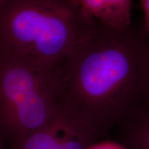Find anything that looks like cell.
<instances>
[{
	"mask_svg": "<svg viewBox=\"0 0 149 149\" xmlns=\"http://www.w3.org/2000/svg\"><path fill=\"white\" fill-rule=\"evenodd\" d=\"M113 130L126 149H149V95L146 94Z\"/></svg>",
	"mask_w": 149,
	"mask_h": 149,
	"instance_id": "5b68a950",
	"label": "cell"
},
{
	"mask_svg": "<svg viewBox=\"0 0 149 149\" xmlns=\"http://www.w3.org/2000/svg\"><path fill=\"white\" fill-rule=\"evenodd\" d=\"M95 25L76 0H6L0 7V55L57 79L65 59Z\"/></svg>",
	"mask_w": 149,
	"mask_h": 149,
	"instance_id": "7a4b0ae2",
	"label": "cell"
},
{
	"mask_svg": "<svg viewBox=\"0 0 149 149\" xmlns=\"http://www.w3.org/2000/svg\"><path fill=\"white\" fill-rule=\"evenodd\" d=\"M57 81L0 55V131L7 149L58 115Z\"/></svg>",
	"mask_w": 149,
	"mask_h": 149,
	"instance_id": "3957f363",
	"label": "cell"
},
{
	"mask_svg": "<svg viewBox=\"0 0 149 149\" xmlns=\"http://www.w3.org/2000/svg\"><path fill=\"white\" fill-rule=\"evenodd\" d=\"M99 139L88 130L58 114L51 123L11 149H88Z\"/></svg>",
	"mask_w": 149,
	"mask_h": 149,
	"instance_id": "277c9868",
	"label": "cell"
},
{
	"mask_svg": "<svg viewBox=\"0 0 149 149\" xmlns=\"http://www.w3.org/2000/svg\"><path fill=\"white\" fill-rule=\"evenodd\" d=\"M0 149H7L6 146V144L4 139L2 135H1V131H0Z\"/></svg>",
	"mask_w": 149,
	"mask_h": 149,
	"instance_id": "9c48e42d",
	"label": "cell"
},
{
	"mask_svg": "<svg viewBox=\"0 0 149 149\" xmlns=\"http://www.w3.org/2000/svg\"><path fill=\"white\" fill-rule=\"evenodd\" d=\"M6 1V0H0V7L2 6V4Z\"/></svg>",
	"mask_w": 149,
	"mask_h": 149,
	"instance_id": "8fae6325",
	"label": "cell"
},
{
	"mask_svg": "<svg viewBox=\"0 0 149 149\" xmlns=\"http://www.w3.org/2000/svg\"><path fill=\"white\" fill-rule=\"evenodd\" d=\"M147 94L149 95V59H148V78H147Z\"/></svg>",
	"mask_w": 149,
	"mask_h": 149,
	"instance_id": "30bf717a",
	"label": "cell"
},
{
	"mask_svg": "<svg viewBox=\"0 0 149 149\" xmlns=\"http://www.w3.org/2000/svg\"><path fill=\"white\" fill-rule=\"evenodd\" d=\"M144 16V30L149 37V0H140Z\"/></svg>",
	"mask_w": 149,
	"mask_h": 149,
	"instance_id": "ba28073f",
	"label": "cell"
},
{
	"mask_svg": "<svg viewBox=\"0 0 149 149\" xmlns=\"http://www.w3.org/2000/svg\"><path fill=\"white\" fill-rule=\"evenodd\" d=\"M109 22L108 26L115 28H126L131 24L132 0H108Z\"/></svg>",
	"mask_w": 149,
	"mask_h": 149,
	"instance_id": "8992f818",
	"label": "cell"
},
{
	"mask_svg": "<svg viewBox=\"0 0 149 149\" xmlns=\"http://www.w3.org/2000/svg\"><path fill=\"white\" fill-rule=\"evenodd\" d=\"M149 37L144 26L96 20L91 34L61 64L58 113L102 139L147 94Z\"/></svg>",
	"mask_w": 149,
	"mask_h": 149,
	"instance_id": "6da1fadb",
	"label": "cell"
},
{
	"mask_svg": "<svg viewBox=\"0 0 149 149\" xmlns=\"http://www.w3.org/2000/svg\"><path fill=\"white\" fill-rule=\"evenodd\" d=\"M87 15L104 24L109 22L108 0H76Z\"/></svg>",
	"mask_w": 149,
	"mask_h": 149,
	"instance_id": "52a82bcc",
	"label": "cell"
}]
</instances>
